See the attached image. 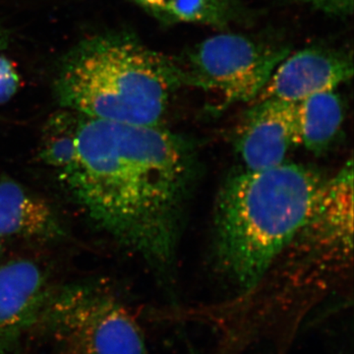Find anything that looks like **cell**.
Instances as JSON below:
<instances>
[{"label":"cell","mask_w":354,"mask_h":354,"mask_svg":"<svg viewBox=\"0 0 354 354\" xmlns=\"http://www.w3.org/2000/svg\"><path fill=\"white\" fill-rule=\"evenodd\" d=\"M197 176L195 149L162 125L78 114L76 160L59 177L95 227L167 274Z\"/></svg>","instance_id":"1"},{"label":"cell","mask_w":354,"mask_h":354,"mask_svg":"<svg viewBox=\"0 0 354 354\" xmlns=\"http://www.w3.org/2000/svg\"><path fill=\"white\" fill-rule=\"evenodd\" d=\"M327 179L285 162L243 171L221 186L213 223V256L221 276L242 291L259 285L311 216Z\"/></svg>","instance_id":"2"},{"label":"cell","mask_w":354,"mask_h":354,"mask_svg":"<svg viewBox=\"0 0 354 354\" xmlns=\"http://www.w3.org/2000/svg\"><path fill=\"white\" fill-rule=\"evenodd\" d=\"M183 86L176 58L131 32H109L79 41L64 55L55 93L62 109L86 118L158 127Z\"/></svg>","instance_id":"3"},{"label":"cell","mask_w":354,"mask_h":354,"mask_svg":"<svg viewBox=\"0 0 354 354\" xmlns=\"http://www.w3.org/2000/svg\"><path fill=\"white\" fill-rule=\"evenodd\" d=\"M37 327L69 354H150L134 317L101 283L50 291Z\"/></svg>","instance_id":"4"},{"label":"cell","mask_w":354,"mask_h":354,"mask_svg":"<svg viewBox=\"0 0 354 354\" xmlns=\"http://www.w3.org/2000/svg\"><path fill=\"white\" fill-rule=\"evenodd\" d=\"M290 53L283 44L227 32L209 37L174 58L184 85L215 93L232 104L254 101Z\"/></svg>","instance_id":"5"},{"label":"cell","mask_w":354,"mask_h":354,"mask_svg":"<svg viewBox=\"0 0 354 354\" xmlns=\"http://www.w3.org/2000/svg\"><path fill=\"white\" fill-rule=\"evenodd\" d=\"M353 75V55L348 51L323 46L304 48L278 65L254 101L298 104L311 95L335 91Z\"/></svg>","instance_id":"6"},{"label":"cell","mask_w":354,"mask_h":354,"mask_svg":"<svg viewBox=\"0 0 354 354\" xmlns=\"http://www.w3.org/2000/svg\"><path fill=\"white\" fill-rule=\"evenodd\" d=\"M254 102L237 134L236 150L244 171H267L283 164L300 145L298 106L278 100Z\"/></svg>","instance_id":"7"},{"label":"cell","mask_w":354,"mask_h":354,"mask_svg":"<svg viewBox=\"0 0 354 354\" xmlns=\"http://www.w3.org/2000/svg\"><path fill=\"white\" fill-rule=\"evenodd\" d=\"M50 290L38 264L16 260L0 266V354H15L38 326Z\"/></svg>","instance_id":"8"},{"label":"cell","mask_w":354,"mask_h":354,"mask_svg":"<svg viewBox=\"0 0 354 354\" xmlns=\"http://www.w3.org/2000/svg\"><path fill=\"white\" fill-rule=\"evenodd\" d=\"M62 234L57 214L48 202L17 181L0 179V239H50Z\"/></svg>","instance_id":"9"},{"label":"cell","mask_w":354,"mask_h":354,"mask_svg":"<svg viewBox=\"0 0 354 354\" xmlns=\"http://www.w3.org/2000/svg\"><path fill=\"white\" fill-rule=\"evenodd\" d=\"M165 23H188L227 28L244 11L236 0H130Z\"/></svg>","instance_id":"10"},{"label":"cell","mask_w":354,"mask_h":354,"mask_svg":"<svg viewBox=\"0 0 354 354\" xmlns=\"http://www.w3.org/2000/svg\"><path fill=\"white\" fill-rule=\"evenodd\" d=\"M300 145L314 153L327 150L344 120V106L335 91L320 93L298 102Z\"/></svg>","instance_id":"11"},{"label":"cell","mask_w":354,"mask_h":354,"mask_svg":"<svg viewBox=\"0 0 354 354\" xmlns=\"http://www.w3.org/2000/svg\"><path fill=\"white\" fill-rule=\"evenodd\" d=\"M78 113L64 109L46 123L39 146V160L57 169L59 176L68 171L77 157Z\"/></svg>","instance_id":"12"},{"label":"cell","mask_w":354,"mask_h":354,"mask_svg":"<svg viewBox=\"0 0 354 354\" xmlns=\"http://www.w3.org/2000/svg\"><path fill=\"white\" fill-rule=\"evenodd\" d=\"M20 77L10 60L0 57V104H6L17 94Z\"/></svg>","instance_id":"13"},{"label":"cell","mask_w":354,"mask_h":354,"mask_svg":"<svg viewBox=\"0 0 354 354\" xmlns=\"http://www.w3.org/2000/svg\"><path fill=\"white\" fill-rule=\"evenodd\" d=\"M312 8L332 16H349L353 14V0H297Z\"/></svg>","instance_id":"14"},{"label":"cell","mask_w":354,"mask_h":354,"mask_svg":"<svg viewBox=\"0 0 354 354\" xmlns=\"http://www.w3.org/2000/svg\"><path fill=\"white\" fill-rule=\"evenodd\" d=\"M2 251V244H1V239H0V254H1Z\"/></svg>","instance_id":"15"},{"label":"cell","mask_w":354,"mask_h":354,"mask_svg":"<svg viewBox=\"0 0 354 354\" xmlns=\"http://www.w3.org/2000/svg\"><path fill=\"white\" fill-rule=\"evenodd\" d=\"M2 41V37H1V34H0V41Z\"/></svg>","instance_id":"16"}]
</instances>
